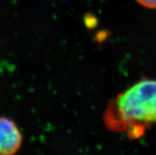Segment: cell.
I'll return each instance as SVG.
<instances>
[{
	"instance_id": "cell-3",
	"label": "cell",
	"mask_w": 156,
	"mask_h": 155,
	"mask_svg": "<svg viewBox=\"0 0 156 155\" xmlns=\"http://www.w3.org/2000/svg\"><path fill=\"white\" fill-rule=\"evenodd\" d=\"M142 6L150 9H156V0H136Z\"/></svg>"
},
{
	"instance_id": "cell-1",
	"label": "cell",
	"mask_w": 156,
	"mask_h": 155,
	"mask_svg": "<svg viewBox=\"0 0 156 155\" xmlns=\"http://www.w3.org/2000/svg\"><path fill=\"white\" fill-rule=\"evenodd\" d=\"M107 128L139 137L156 125V79L139 81L110 102L104 116Z\"/></svg>"
},
{
	"instance_id": "cell-2",
	"label": "cell",
	"mask_w": 156,
	"mask_h": 155,
	"mask_svg": "<svg viewBox=\"0 0 156 155\" xmlns=\"http://www.w3.org/2000/svg\"><path fill=\"white\" fill-rule=\"evenodd\" d=\"M22 143V134L14 121L0 117V155H13Z\"/></svg>"
}]
</instances>
